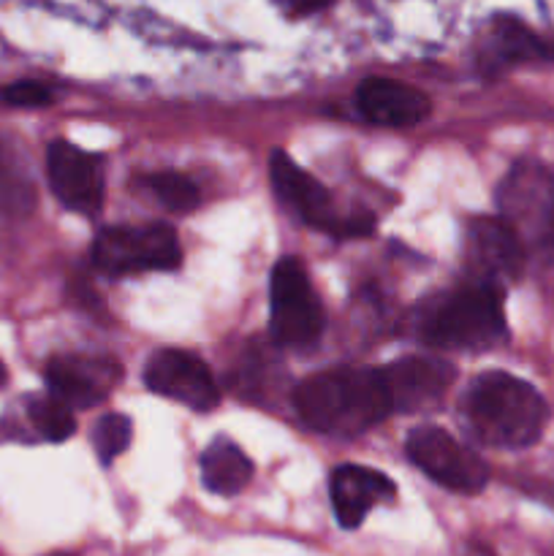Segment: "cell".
Masks as SVG:
<instances>
[{"label":"cell","mask_w":554,"mask_h":556,"mask_svg":"<svg viewBox=\"0 0 554 556\" xmlns=\"http://www.w3.org/2000/svg\"><path fill=\"white\" fill-rule=\"evenodd\" d=\"M329 494L337 525H340L342 530H356V527L367 519L369 510H373L375 505L394 500L396 486L391 478L373 470V467L342 465L331 472Z\"/></svg>","instance_id":"obj_12"},{"label":"cell","mask_w":554,"mask_h":556,"mask_svg":"<svg viewBox=\"0 0 554 556\" xmlns=\"http://www.w3.org/2000/svg\"><path fill=\"white\" fill-rule=\"evenodd\" d=\"M47 174L54 195L68 210L81 212V215H96L101 210V166L79 147H74L71 141H52L47 152Z\"/></svg>","instance_id":"obj_10"},{"label":"cell","mask_w":554,"mask_h":556,"mask_svg":"<svg viewBox=\"0 0 554 556\" xmlns=\"http://www.w3.org/2000/svg\"><path fill=\"white\" fill-rule=\"evenodd\" d=\"M272 340L280 348H310L324 331V309L304 266L282 258L272 269Z\"/></svg>","instance_id":"obj_6"},{"label":"cell","mask_w":554,"mask_h":556,"mask_svg":"<svg viewBox=\"0 0 554 556\" xmlns=\"http://www.w3.org/2000/svg\"><path fill=\"white\" fill-rule=\"evenodd\" d=\"M277 3L291 11V14H310V11L320 9L326 0H277Z\"/></svg>","instance_id":"obj_23"},{"label":"cell","mask_w":554,"mask_h":556,"mask_svg":"<svg viewBox=\"0 0 554 556\" xmlns=\"http://www.w3.org/2000/svg\"><path fill=\"white\" fill-rule=\"evenodd\" d=\"M269 177L275 195L307 226L329 231L342 237V223L345 217L337 215L335 201L329 190L318 182L310 172H304L299 163H293L286 152H272L269 157Z\"/></svg>","instance_id":"obj_8"},{"label":"cell","mask_w":554,"mask_h":556,"mask_svg":"<svg viewBox=\"0 0 554 556\" xmlns=\"http://www.w3.org/2000/svg\"><path fill=\"white\" fill-rule=\"evenodd\" d=\"M389 394L391 410H424L440 402V396L454 383V367L440 358L407 356L380 372Z\"/></svg>","instance_id":"obj_11"},{"label":"cell","mask_w":554,"mask_h":556,"mask_svg":"<svg viewBox=\"0 0 554 556\" xmlns=\"http://www.w3.org/2000/svg\"><path fill=\"white\" fill-rule=\"evenodd\" d=\"M250 478H253V462L239 445L226 438L206 445L204 456H201V481L210 492L231 497L248 486Z\"/></svg>","instance_id":"obj_16"},{"label":"cell","mask_w":554,"mask_h":556,"mask_svg":"<svg viewBox=\"0 0 554 556\" xmlns=\"http://www.w3.org/2000/svg\"><path fill=\"white\" fill-rule=\"evenodd\" d=\"M117 380L112 362L90 356H58L47 367L49 394L68 407H92L109 394Z\"/></svg>","instance_id":"obj_13"},{"label":"cell","mask_w":554,"mask_h":556,"mask_svg":"<svg viewBox=\"0 0 554 556\" xmlns=\"http://www.w3.org/2000/svg\"><path fill=\"white\" fill-rule=\"evenodd\" d=\"M356 106L369 123L411 128L427 119L432 103L421 90L394 79H367L356 90Z\"/></svg>","instance_id":"obj_14"},{"label":"cell","mask_w":554,"mask_h":556,"mask_svg":"<svg viewBox=\"0 0 554 556\" xmlns=\"http://www.w3.org/2000/svg\"><path fill=\"white\" fill-rule=\"evenodd\" d=\"M130 443V418L112 413V416H103L101 421L92 429V448H96L98 459L103 465L117 459Z\"/></svg>","instance_id":"obj_21"},{"label":"cell","mask_w":554,"mask_h":556,"mask_svg":"<svg viewBox=\"0 0 554 556\" xmlns=\"http://www.w3.org/2000/svg\"><path fill=\"white\" fill-rule=\"evenodd\" d=\"M5 380V369H3V364H0V383H3Z\"/></svg>","instance_id":"obj_24"},{"label":"cell","mask_w":554,"mask_h":556,"mask_svg":"<svg viewBox=\"0 0 554 556\" xmlns=\"http://www.w3.org/2000/svg\"><path fill=\"white\" fill-rule=\"evenodd\" d=\"M541 52V43H538L536 36H530L519 22H500V25L494 27L492 58H498V63H516V60L532 58V54Z\"/></svg>","instance_id":"obj_19"},{"label":"cell","mask_w":554,"mask_h":556,"mask_svg":"<svg viewBox=\"0 0 554 556\" xmlns=\"http://www.w3.org/2000/svg\"><path fill=\"white\" fill-rule=\"evenodd\" d=\"M418 334L427 345L451 351H487L505 340L503 288L476 282L429 299L418 313Z\"/></svg>","instance_id":"obj_3"},{"label":"cell","mask_w":554,"mask_h":556,"mask_svg":"<svg viewBox=\"0 0 554 556\" xmlns=\"http://www.w3.org/2000/svg\"><path fill=\"white\" fill-rule=\"evenodd\" d=\"M47 556H76V554H65V552H54V554H47Z\"/></svg>","instance_id":"obj_25"},{"label":"cell","mask_w":554,"mask_h":556,"mask_svg":"<svg viewBox=\"0 0 554 556\" xmlns=\"http://www.w3.org/2000/svg\"><path fill=\"white\" fill-rule=\"evenodd\" d=\"M293 402L307 427L340 438L367 432L391 413L383 378L373 369H329L310 375L297 389Z\"/></svg>","instance_id":"obj_1"},{"label":"cell","mask_w":554,"mask_h":556,"mask_svg":"<svg viewBox=\"0 0 554 556\" xmlns=\"http://www.w3.org/2000/svg\"><path fill=\"white\" fill-rule=\"evenodd\" d=\"M470 244L478 266L494 277V282L519 277L527 250L519 237L505 226L503 217H478L470 226Z\"/></svg>","instance_id":"obj_15"},{"label":"cell","mask_w":554,"mask_h":556,"mask_svg":"<svg viewBox=\"0 0 554 556\" xmlns=\"http://www.w3.org/2000/svg\"><path fill=\"white\" fill-rule=\"evenodd\" d=\"M0 98L11 106H47L52 101V92L41 81H14L0 92Z\"/></svg>","instance_id":"obj_22"},{"label":"cell","mask_w":554,"mask_h":556,"mask_svg":"<svg viewBox=\"0 0 554 556\" xmlns=\"http://www.w3.org/2000/svg\"><path fill=\"white\" fill-rule=\"evenodd\" d=\"M36 206V188L20 152L0 139V212L30 215Z\"/></svg>","instance_id":"obj_17"},{"label":"cell","mask_w":554,"mask_h":556,"mask_svg":"<svg viewBox=\"0 0 554 556\" xmlns=\"http://www.w3.org/2000/svg\"><path fill=\"white\" fill-rule=\"evenodd\" d=\"M147 389L155 394L182 402L193 410H212L217 405V386L210 369L196 353L158 351L144 369Z\"/></svg>","instance_id":"obj_9"},{"label":"cell","mask_w":554,"mask_h":556,"mask_svg":"<svg viewBox=\"0 0 554 556\" xmlns=\"http://www.w3.org/2000/svg\"><path fill=\"white\" fill-rule=\"evenodd\" d=\"M27 416H30L33 429L49 443H63L76 432L74 407H68L52 394L43 396V400H33L27 407Z\"/></svg>","instance_id":"obj_18"},{"label":"cell","mask_w":554,"mask_h":556,"mask_svg":"<svg viewBox=\"0 0 554 556\" xmlns=\"http://www.w3.org/2000/svg\"><path fill=\"white\" fill-rule=\"evenodd\" d=\"M413 465L438 486L456 494H478L489 481V470L478 454L438 427H418L405 443Z\"/></svg>","instance_id":"obj_7"},{"label":"cell","mask_w":554,"mask_h":556,"mask_svg":"<svg viewBox=\"0 0 554 556\" xmlns=\"http://www.w3.org/2000/svg\"><path fill=\"white\" fill-rule=\"evenodd\" d=\"M92 261L106 275H139V271H166L179 266L177 233L163 223L150 226H112L98 233L92 244Z\"/></svg>","instance_id":"obj_5"},{"label":"cell","mask_w":554,"mask_h":556,"mask_svg":"<svg viewBox=\"0 0 554 556\" xmlns=\"http://www.w3.org/2000/svg\"><path fill=\"white\" fill-rule=\"evenodd\" d=\"M150 190L163 206L174 212H190L199 206V188L177 172H158L147 179Z\"/></svg>","instance_id":"obj_20"},{"label":"cell","mask_w":554,"mask_h":556,"mask_svg":"<svg viewBox=\"0 0 554 556\" xmlns=\"http://www.w3.org/2000/svg\"><path fill=\"white\" fill-rule=\"evenodd\" d=\"M546 416L543 396L508 372L481 375L465 396V418L473 434L494 448L516 451L538 443Z\"/></svg>","instance_id":"obj_2"},{"label":"cell","mask_w":554,"mask_h":556,"mask_svg":"<svg viewBox=\"0 0 554 556\" xmlns=\"http://www.w3.org/2000/svg\"><path fill=\"white\" fill-rule=\"evenodd\" d=\"M500 217L525 250L554 255V172L541 163H516L498 193Z\"/></svg>","instance_id":"obj_4"}]
</instances>
